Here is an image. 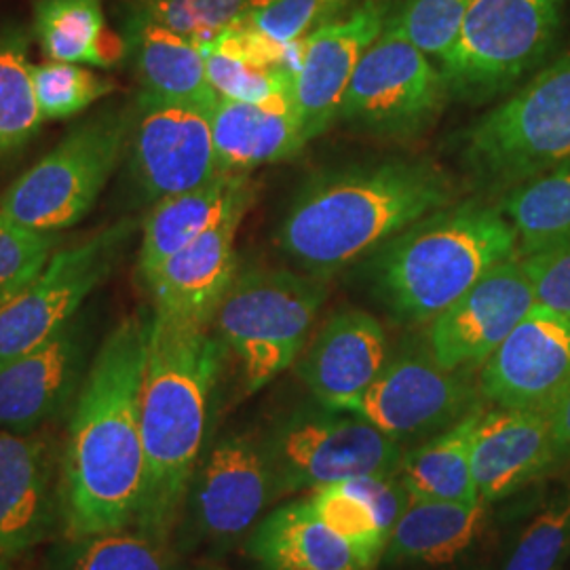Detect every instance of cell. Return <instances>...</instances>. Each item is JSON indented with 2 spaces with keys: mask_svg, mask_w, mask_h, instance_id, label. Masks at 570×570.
<instances>
[{
  "mask_svg": "<svg viewBox=\"0 0 570 570\" xmlns=\"http://www.w3.org/2000/svg\"><path fill=\"white\" fill-rule=\"evenodd\" d=\"M153 315L134 313L98 346L68 425L60 522L68 539L136 524L144 482L140 393Z\"/></svg>",
  "mask_w": 570,
  "mask_h": 570,
  "instance_id": "6da1fadb",
  "label": "cell"
},
{
  "mask_svg": "<svg viewBox=\"0 0 570 570\" xmlns=\"http://www.w3.org/2000/svg\"><path fill=\"white\" fill-rule=\"evenodd\" d=\"M454 202L459 184L425 157L327 167L296 190L277 247L306 275L327 279Z\"/></svg>",
  "mask_w": 570,
  "mask_h": 570,
  "instance_id": "7a4b0ae2",
  "label": "cell"
},
{
  "mask_svg": "<svg viewBox=\"0 0 570 570\" xmlns=\"http://www.w3.org/2000/svg\"><path fill=\"white\" fill-rule=\"evenodd\" d=\"M226 346L212 327L153 313L140 393L144 482L136 529L169 543L202 465Z\"/></svg>",
  "mask_w": 570,
  "mask_h": 570,
  "instance_id": "3957f363",
  "label": "cell"
},
{
  "mask_svg": "<svg viewBox=\"0 0 570 570\" xmlns=\"http://www.w3.org/2000/svg\"><path fill=\"white\" fill-rule=\"evenodd\" d=\"M520 256L499 204L454 202L366 258L374 296L406 324H429L490 268Z\"/></svg>",
  "mask_w": 570,
  "mask_h": 570,
  "instance_id": "277c9868",
  "label": "cell"
},
{
  "mask_svg": "<svg viewBox=\"0 0 570 570\" xmlns=\"http://www.w3.org/2000/svg\"><path fill=\"white\" fill-rule=\"evenodd\" d=\"M570 159V45L469 125L461 161L482 190L505 193Z\"/></svg>",
  "mask_w": 570,
  "mask_h": 570,
  "instance_id": "5b68a950",
  "label": "cell"
},
{
  "mask_svg": "<svg viewBox=\"0 0 570 570\" xmlns=\"http://www.w3.org/2000/svg\"><path fill=\"white\" fill-rule=\"evenodd\" d=\"M326 296V279L306 273L271 266L237 273L212 330L239 360L245 393L265 389L298 362Z\"/></svg>",
  "mask_w": 570,
  "mask_h": 570,
  "instance_id": "8992f818",
  "label": "cell"
},
{
  "mask_svg": "<svg viewBox=\"0 0 570 570\" xmlns=\"http://www.w3.org/2000/svg\"><path fill=\"white\" fill-rule=\"evenodd\" d=\"M129 125L131 104H110L75 125L53 150L4 190L0 212L41 233L77 225L121 164Z\"/></svg>",
  "mask_w": 570,
  "mask_h": 570,
  "instance_id": "52a82bcc",
  "label": "cell"
},
{
  "mask_svg": "<svg viewBox=\"0 0 570 570\" xmlns=\"http://www.w3.org/2000/svg\"><path fill=\"white\" fill-rule=\"evenodd\" d=\"M567 0H475L440 70L450 98L492 102L532 75L553 49Z\"/></svg>",
  "mask_w": 570,
  "mask_h": 570,
  "instance_id": "ba28073f",
  "label": "cell"
},
{
  "mask_svg": "<svg viewBox=\"0 0 570 570\" xmlns=\"http://www.w3.org/2000/svg\"><path fill=\"white\" fill-rule=\"evenodd\" d=\"M275 501L400 468L404 446L346 410H298L261 438Z\"/></svg>",
  "mask_w": 570,
  "mask_h": 570,
  "instance_id": "9c48e42d",
  "label": "cell"
},
{
  "mask_svg": "<svg viewBox=\"0 0 570 570\" xmlns=\"http://www.w3.org/2000/svg\"><path fill=\"white\" fill-rule=\"evenodd\" d=\"M449 100L440 66L387 20L351 77L338 121L376 138L414 140L440 121Z\"/></svg>",
  "mask_w": 570,
  "mask_h": 570,
  "instance_id": "30bf717a",
  "label": "cell"
},
{
  "mask_svg": "<svg viewBox=\"0 0 570 570\" xmlns=\"http://www.w3.org/2000/svg\"><path fill=\"white\" fill-rule=\"evenodd\" d=\"M136 226L131 220L96 230L56 252L41 275L0 305V370L56 336L121 263Z\"/></svg>",
  "mask_w": 570,
  "mask_h": 570,
  "instance_id": "8fae6325",
  "label": "cell"
},
{
  "mask_svg": "<svg viewBox=\"0 0 570 570\" xmlns=\"http://www.w3.org/2000/svg\"><path fill=\"white\" fill-rule=\"evenodd\" d=\"M484 400L473 370L440 366L425 345H404L393 355L351 412L385 435L421 444L459 423Z\"/></svg>",
  "mask_w": 570,
  "mask_h": 570,
  "instance_id": "7c38bea8",
  "label": "cell"
},
{
  "mask_svg": "<svg viewBox=\"0 0 570 570\" xmlns=\"http://www.w3.org/2000/svg\"><path fill=\"white\" fill-rule=\"evenodd\" d=\"M209 110L138 94L131 104L125 161L142 202L157 204L220 174Z\"/></svg>",
  "mask_w": 570,
  "mask_h": 570,
  "instance_id": "4fadbf2b",
  "label": "cell"
},
{
  "mask_svg": "<svg viewBox=\"0 0 570 570\" xmlns=\"http://www.w3.org/2000/svg\"><path fill=\"white\" fill-rule=\"evenodd\" d=\"M273 501L263 440L233 433L214 444L197 468L184 510L199 539L230 546L254 530Z\"/></svg>",
  "mask_w": 570,
  "mask_h": 570,
  "instance_id": "5bb4252c",
  "label": "cell"
},
{
  "mask_svg": "<svg viewBox=\"0 0 570 570\" xmlns=\"http://www.w3.org/2000/svg\"><path fill=\"white\" fill-rule=\"evenodd\" d=\"M391 7L393 0H360L313 30L301 45L292 106L308 142L338 121L351 77L367 47L383 32Z\"/></svg>",
  "mask_w": 570,
  "mask_h": 570,
  "instance_id": "9a60e30c",
  "label": "cell"
},
{
  "mask_svg": "<svg viewBox=\"0 0 570 570\" xmlns=\"http://www.w3.org/2000/svg\"><path fill=\"white\" fill-rule=\"evenodd\" d=\"M570 385V320L532 306L478 370L490 406L550 414Z\"/></svg>",
  "mask_w": 570,
  "mask_h": 570,
  "instance_id": "2e32d148",
  "label": "cell"
},
{
  "mask_svg": "<svg viewBox=\"0 0 570 570\" xmlns=\"http://www.w3.org/2000/svg\"><path fill=\"white\" fill-rule=\"evenodd\" d=\"M534 305L522 256L490 268L429 322L428 346L440 366L480 370Z\"/></svg>",
  "mask_w": 570,
  "mask_h": 570,
  "instance_id": "e0dca14e",
  "label": "cell"
},
{
  "mask_svg": "<svg viewBox=\"0 0 570 570\" xmlns=\"http://www.w3.org/2000/svg\"><path fill=\"white\" fill-rule=\"evenodd\" d=\"M94 327L77 315L47 343L0 370V429L35 433L75 402L94 360Z\"/></svg>",
  "mask_w": 570,
  "mask_h": 570,
  "instance_id": "ac0fdd59",
  "label": "cell"
},
{
  "mask_svg": "<svg viewBox=\"0 0 570 570\" xmlns=\"http://www.w3.org/2000/svg\"><path fill=\"white\" fill-rule=\"evenodd\" d=\"M387 332L362 308H343L317 330L296 372L322 406L351 412L389 362Z\"/></svg>",
  "mask_w": 570,
  "mask_h": 570,
  "instance_id": "d6986e66",
  "label": "cell"
},
{
  "mask_svg": "<svg viewBox=\"0 0 570 570\" xmlns=\"http://www.w3.org/2000/svg\"><path fill=\"white\" fill-rule=\"evenodd\" d=\"M247 209L239 207L228 214L144 279L155 315L186 326L212 327L218 306L239 273L235 237Z\"/></svg>",
  "mask_w": 570,
  "mask_h": 570,
  "instance_id": "ffe728a7",
  "label": "cell"
},
{
  "mask_svg": "<svg viewBox=\"0 0 570 570\" xmlns=\"http://www.w3.org/2000/svg\"><path fill=\"white\" fill-rule=\"evenodd\" d=\"M560 463L550 414L484 404L471 442L473 480L484 505L529 487Z\"/></svg>",
  "mask_w": 570,
  "mask_h": 570,
  "instance_id": "44dd1931",
  "label": "cell"
},
{
  "mask_svg": "<svg viewBox=\"0 0 570 570\" xmlns=\"http://www.w3.org/2000/svg\"><path fill=\"white\" fill-rule=\"evenodd\" d=\"M60 520V482L51 444L0 429V556L16 558L49 537Z\"/></svg>",
  "mask_w": 570,
  "mask_h": 570,
  "instance_id": "7402d4cb",
  "label": "cell"
},
{
  "mask_svg": "<svg viewBox=\"0 0 570 570\" xmlns=\"http://www.w3.org/2000/svg\"><path fill=\"white\" fill-rule=\"evenodd\" d=\"M254 197L256 186L247 174L220 171L209 183L153 204L144 220L138 258L142 279L153 275L169 256L225 220L228 214L249 207Z\"/></svg>",
  "mask_w": 570,
  "mask_h": 570,
  "instance_id": "603a6c76",
  "label": "cell"
},
{
  "mask_svg": "<svg viewBox=\"0 0 570 570\" xmlns=\"http://www.w3.org/2000/svg\"><path fill=\"white\" fill-rule=\"evenodd\" d=\"M122 35L129 47L127 58L134 60L140 94L205 108L216 104L218 94L207 79L199 42L140 13H127Z\"/></svg>",
  "mask_w": 570,
  "mask_h": 570,
  "instance_id": "cb8c5ba5",
  "label": "cell"
},
{
  "mask_svg": "<svg viewBox=\"0 0 570 570\" xmlns=\"http://www.w3.org/2000/svg\"><path fill=\"white\" fill-rule=\"evenodd\" d=\"M247 553L263 570H374L306 499L265 515L247 534Z\"/></svg>",
  "mask_w": 570,
  "mask_h": 570,
  "instance_id": "d4e9b609",
  "label": "cell"
},
{
  "mask_svg": "<svg viewBox=\"0 0 570 570\" xmlns=\"http://www.w3.org/2000/svg\"><path fill=\"white\" fill-rule=\"evenodd\" d=\"M209 115L216 157L226 174L284 164L308 144L294 108L218 98Z\"/></svg>",
  "mask_w": 570,
  "mask_h": 570,
  "instance_id": "484cf974",
  "label": "cell"
},
{
  "mask_svg": "<svg viewBox=\"0 0 570 570\" xmlns=\"http://www.w3.org/2000/svg\"><path fill=\"white\" fill-rule=\"evenodd\" d=\"M484 520V503L412 501L389 534L383 560L446 564L478 539Z\"/></svg>",
  "mask_w": 570,
  "mask_h": 570,
  "instance_id": "4316f807",
  "label": "cell"
},
{
  "mask_svg": "<svg viewBox=\"0 0 570 570\" xmlns=\"http://www.w3.org/2000/svg\"><path fill=\"white\" fill-rule=\"evenodd\" d=\"M484 404L473 407L452 428L404 450L395 475L406 487L412 501L482 503L473 480L471 442Z\"/></svg>",
  "mask_w": 570,
  "mask_h": 570,
  "instance_id": "83f0119b",
  "label": "cell"
},
{
  "mask_svg": "<svg viewBox=\"0 0 570 570\" xmlns=\"http://www.w3.org/2000/svg\"><path fill=\"white\" fill-rule=\"evenodd\" d=\"M32 30L49 61L112 68L129 56L125 35L106 21L102 0H37Z\"/></svg>",
  "mask_w": 570,
  "mask_h": 570,
  "instance_id": "f1b7e54d",
  "label": "cell"
},
{
  "mask_svg": "<svg viewBox=\"0 0 570 570\" xmlns=\"http://www.w3.org/2000/svg\"><path fill=\"white\" fill-rule=\"evenodd\" d=\"M508 218L520 256L570 242V159L518 184L497 202Z\"/></svg>",
  "mask_w": 570,
  "mask_h": 570,
  "instance_id": "f546056e",
  "label": "cell"
},
{
  "mask_svg": "<svg viewBox=\"0 0 570 570\" xmlns=\"http://www.w3.org/2000/svg\"><path fill=\"white\" fill-rule=\"evenodd\" d=\"M28 47L30 37L21 26L0 23V159L18 155L45 121Z\"/></svg>",
  "mask_w": 570,
  "mask_h": 570,
  "instance_id": "4dcf8cb0",
  "label": "cell"
},
{
  "mask_svg": "<svg viewBox=\"0 0 570 570\" xmlns=\"http://www.w3.org/2000/svg\"><path fill=\"white\" fill-rule=\"evenodd\" d=\"M53 570H176V558L169 543L125 529L68 539L56 551Z\"/></svg>",
  "mask_w": 570,
  "mask_h": 570,
  "instance_id": "1f68e13d",
  "label": "cell"
},
{
  "mask_svg": "<svg viewBox=\"0 0 570 570\" xmlns=\"http://www.w3.org/2000/svg\"><path fill=\"white\" fill-rule=\"evenodd\" d=\"M207 66V79L218 98L235 102L265 104L277 108L292 106L294 70L284 66H266L245 60L242 56L202 45Z\"/></svg>",
  "mask_w": 570,
  "mask_h": 570,
  "instance_id": "d6a6232c",
  "label": "cell"
},
{
  "mask_svg": "<svg viewBox=\"0 0 570 570\" xmlns=\"http://www.w3.org/2000/svg\"><path fill=\"white\" fill-rule=\"evenodd\" d=\"M569 556L570 480L522 530L501 570H562Z\"/></svg>",
  "mask_w": 570,
  "mask_h": 570,
  "instance_id": "836d02e7",
  "label": "cell"
},
{
  "mask_svg": "<svg viewBox=\"0 0 570 570\" xmlns=\"http://www.w3.org/2000/svg\"><path fill=\"white\" fill-rule=\"evenodd\" d=\"M306 501L327 529L345 539L372 569H376L387 548L389 534L360 494L341 482L313 490Z\"/></svg>",
  "mask_w": 570,
  "mask_h": 570,
  "instance_id": "e575fe53",
  "label": "cell"
},
{
  "mask_svg": "<svg viewBox=\"0 0 570 570\" xmlns=\"http://www.w3.org/2000/svg\"><path fill=\"white\" fill-rule=\"evenodd\" d=\"M32 81L45 121L70 119L117 89V82L100 77L81 63L45 61L32 68Z\"/></svg>",
  "mask_w": 570,
  "mask_h": 570,
  "instance_id": "d590c367",
  "label": "cell"
},
{
  "mask_svg": "<svg viewBox=\"0 0 570 570\" xmlns=\"http://www.w3.org/2000/svg\"><path fill=\"white\" fill-rule=\"evenodd\" d=\"M475 0H393L389 21L440 66Z\"/></svg>",
  "mask_w": 570,
  "mask_h": 570,
  "instance_id": "8d00e7d4",
  "label": "cell"
},
{
  "mask_svg": "<svg viewBox=\"0 0 570 570\" xmlns=\"http://www.w3.org/2000/svg\"><path fill=\"white\" fill-rule=\"evenodd\" d=\"M247 7L249 0H129L127 13H140L205 45L242 20Z\"/></svg>",
  "mask_w": 570,
  "mask_h": 570,
  "instance_id": "74e56055",
  "label": "cell"
},
{
  "mask_svg": "<svg viewBox=\"0 0 570 570\" xmlns=\"http://www.w3.org/2000/svg\"><path fill=\"white\" fill-rule=\"evenodd\" d=\"M58 242V233L28 228L0 212V305L41 275Z\"/></svg>",
  "mask_w": 570,
  "mask_h": 570,
  "instance_id": "f35d334b",
  "label": "cell"
},
{
  "mask_svg": "<svg viewBox=\"0 0 570 570\" xmlns=\"http://www.w3.org/2000/svg\"><path fill=\"white\" fill-rule=\"evenodd\" d=\"M351 0H249L239 21L271 41L298 45L322 23L338 16Z\"/></svg>",
  "mask_w": 570,
  "mask_h": 570,
  "instance_id": "ab89813d",
  "label": "cell"
},
{
  "mask_svg": "<svg viewBox=\"0 0 570 570\" xmlns=\"http://www.w3.org/2000/svg\"><path fill=\"white\" fill-rule=\"evenodd\" d=\"M522 263L532 287V306L570 320V242L522 256Z\"/></svg>",
  "mask_w": 570,
  "mask_h": 570,
  "instance_id": "60d3db41",
  "label": "cell"
},
{
  "mask_svg": "<svg viewBox=\"0 0 570 570\" xmlns=\"http://www.w3.org/2000/svg\"><path fill=\"white\" fill-rule=\"evenodd\" d=\"M551 433L560 461L570 459V385L550 412Z\"/></svg>",
  "mask_w": 570,
  "mask_h": 570,
  "instance_id": "b9f144b4",
  "label": "cell"
},
{
  "mask_svg": "<svg viewBox=\"0 0 570 570\" xmlns=\"http://www.w3.org/2000/svg\"><path fill=\"white\" fill-rule=\"evenodd\" d=\"M197 570H218V569H197Z\"/></svg>",
  "mask_w": 570,
  "mask_h": 570,
  "instance_id": "7bdbcfd3",
  "label": "cell"
}]
</instances>
